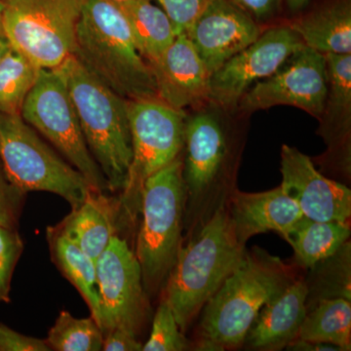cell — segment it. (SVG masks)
Wrapping results in <instances>:
<instances>
[{
    "label": "cell",
    "mask_w": 351,
    "mask_h": 351,
    "mask_svg": "<svg viewBox=\"0 0 351 351\" xmlns=\"http://www.w3.org/2000/svg\"><path fill=\"white\" fill-rule=\"evenodd\" d=\"M73 56L125 100L158 98L151 66L136 47L125 15L110 0H83Z\"/></svg>",
    "instance_id": "1"
},
{
    "label": "cell",
    "mask_w": 351,
    "mask_h": 351,
    "mask_svg": "<svg viewBox=\"0 0 351 351\" xmlns=\"http://www.w3.org/2000/svg\"><path fill=\"white\" fill-rule=\"evenodd\" d=\"M245 251L223 207L181 247L166 280L164 300L182 332L237 269Z\"/></svg>",
    "instance_id": "2"
},
{
    "label": "cell",
    "mask_w": 351,
    "mask_h": 351,
    "mask_svg": "<svg viewBox=\"0 0 351 351\" xmlns=\"http://www.w3.org/2000/svg\"><path fill=\"white\" fill-rule=\"evenodd\" d=\"M54 71L68 88L88 149L108 189L123 191L133 158L127 100L106 86L73 55Z\"/></svg>",
    "instance_id": "3"
},
{
    "label": "cell",
    "mask_w": 351,
    "mask_h": 351,
    "mask_svg": "<svg viewBox=\"0 0 351 351\" xmlns=\"http://www.w3.org/2000/svg\"><path fill=\"white\" fill-rule=\"evenodd\" d=\"M293 281L280 258L258 247L245 251L237 269L203 307V339L223 348L241 346L261 309Z\"/></svg>",
    "instance_id": "4"
},
{
    "label": "cell",
    "mask_w": 351,
    "mask_h": 351,
    "mask_svg": "<svg viewBox=\"0 0 351 351\" xmlns=\"http://www.w3.org/2000/svg\"><path fill=\"white\" fill-rule=\"evenodd\" d=\"M186 193L184 162L180 156L147 178L143 186V219L135 254L147 294L158 290L177 260Z\"/></svg>",
    "instance_id": "5"
},
{
    "label": "cell",
    "mask_w": 351,
    "mask_h": 351,
    "mask_svg": "<svg viewBox=\"0 0 351 351\" xmlns=\"http://www.w3.org/2000/svg\"><path fill=\"white\" fill-rule=\"evenodd\" d=\"M0 161L10 182L25 193H52L73 209L93 191L85 178L46 145L21 114L0 112Z\"/></svg>",
    "instance_id": "6"
},
{
    "label": "cell",
    "mask_w": 351,
    "mask_h": 351,
    "mask_svg": "<svg viewBox=\"0 0 351 351\" xmlns=\"http://www.w3.org/2000/svg\"><path fill=\"white\" fill-rule=\"evenodd\" d=\"M3 34L11 47L41 69L73 55L83 0H4Z\"/></svg>",
    "instance_id": "7"
},
{
    "label": "cell",
    "mask_w": 351,
    "mask_h": 351,
    "mask_svg": "<svg viewBox=\"0 0 351 351\" xmlns=\"http://www.w3.org/2000/svg\"><path fill=\"white\" fill-rule=\"evenodd\" d=\"M133 158L120 205L134 219L145 180L180 156L186 117L159 98L127 100Z\"/></svg>",
    "instance_id": "8"
},
{
    "label": "cell",
    "mask_w": 351,
    "mask_h": 351,
    "mask_svg": "<svg viewBox=\"0 0 351 351\" xmlns=\"http://www.w3.org/2000/svg\"><path fill=\"white\" fill-rule=\"evenodd\" d=\"M21 117L61 152L92 189L110 191L107 180L88 149L68 88L54 69H40Z\"/></svg>",
    "instance_id": "9"
},
{
    "label": "cell",
    "mask_w": 351,
    "mask_h": 351,
    "mask_svg": "<svg viewBox=\"0 0 351 351\" xmlns=\"http://www.w3.org/2000/svg\"><path fill=\"white\" fill-rule=\"evenodd\" d=\"M104 336L113 329L138 336L149 306L142 269L125 239L114 234L96 262Z\"/></svg>",
    "instance_id": "10"
},
{
    "label": "cell",
    "mask_w": 351,
    "mask_h": 351,
    "mask_svg": "<svg viewBox=\"0 0 351 351\" xmlns=\"http://www.w3.org/2000/svg\"><path fill=\"white\" fill-rule=\"evenodd\" d=\"M328 90L326 58L306 45L295 51L274 75L255 83L240 99L244 112L292 106L319 119Z\"/></svg>",
    "instance_id": "11"
},
{
    "label": "cell",
    "mask_w": 351,
    "mask_h": 351,
    "mask_svg": "<svg viewBox=\"0 0 351 351\" xmlns=\"http://www.w3.org/2000/svg\"><path fill=\"white\" fill-rule=\"evenodd\" d=\"M304 46L288 24L263 29L253 43L212 73L210 101L226 108L237 107L240 99L255 83L274 75Z\"/></svg>",
    "instance_id": "12"
},
{
    "label": "cell",
    "mask_w": 351,
    "mask_h": 351,
    "mask_svg": "<svg viewBox=\"0 0 351 351\" xmlns=\"http://www.w3.org/2000/svg\"><path fill=\"white\" fill-rule=\"evenodd\" d=\"M281 174V188L297 203L304 217L320 221H350V189L320 174L306 154L284 145Z\"/></svg>",
    "instance_id": "13"
},
{
    "label": "cell",
    "mask_w": 351,
    "mask_h": 351,
    "mask_svg": "<svg viewBox=\"0 0 351 351\" xmlns=\"http://www.w3.org/2000/svg\"><path fill=\"white\" fill-rule=\"evenodd\" d=\"M263 31L230 0H212L186 34L212 75Z\"/></svg>",
    "instance_id": "14"
},
{
    "label": "cell",
    "mask_w": 351,
    "mask_h": 351,
    "mask_svg": "<svg viewBox=\"0 0 351 351\" xmlns=\"http://www.w3.org/2000/svg\"><path fill=\"white\" fill-rule=\"evenodd\" d=\"M151 69L157 96L171 107L184 110L210 101L211 73L186 34L177 36Z\"/></svg>",
    "instance_id": "15"
},
{
    "label": "cell",
    "mask_w": 351,
    "mask_h": 351,
    "mask_svg": "<svg viewBox=\"0 0 351 351\" xmlns=\"http://www.w3.org/2000/svg\"><path fill=\"white\" fill-rule=\"evenodd\" d=\"M184 145L186 191L198 197L216 181L228 152L225 132L213 113L198 112L186 119Z\"/></svg>",
    "instance_id": "16"
},
{
    "label": "cell",
    "mask_w": 351,
    "mask_h": 351,
    "mask_svg": "<svg viewBox=\"0 0 351 351\" xmlns=\"http://www.w3.org/2000/svg\"><path fill=\"white\" fill-rule=\"evenodd\" d=\"M230 217L237 239L246 243L254 235L278 232L284 239L304 214L281 186L263 193L235 191Z\"/></svg>",
    "instance_id": "17"
},
{
    "label": "cell",
    "mask_w": 351,
    "mask_h": 351,
    "mask_svg": "<svg viewBox=\"0 0 351 351\" xmlns=\"http://www.w3.org/2000/svg\"><path fill=\"white\" fill-rule=\"evenodd\" d=\"M308 288L294 280L261 309L245 341L262 350H280L298 338L307 311Z\"/></svg>",
    "instance_id": "18"
},
{
    "label": "cell",
    "mask_w": 351,
    "mask_h": 351,
    "mask_svg": "<svg viewBox=\"0 0 351 351\" xmlns=\"http://www.w3.org/2000/svg\"><path fill=\"white\" fill-rule=\"evenodd\" d=\"M287 23L306 47L321 54H351V0H317Z\"/></svg>",
    "instance_id": "19"
},
{
    "label": "cell",
    "mask_w": 351,
    "mask_h": 351,
    "mask_svg": "<svg viewBox=\"0 0 351 351\" xmlns=\"http://www.w3.org/2000/svg\"><path fill=\"white\" fill-rule=\"evenodd\" d=\"M114 215L105 193L91 191L56 228L96 263L115 234Z\"/></svg>",
    "instance_id": "20"
},
{
    "label": "cell",
    "mask_w": 351,
    "mask_h": 351,
    "mask_svg": "<svg viewBox=\"0 0 351 351\" xmlns=\"http://www.w3.org/2000/svg\"><path fill=\"white\" fill-rule=\"evenodd\" d=\"M117 5L125 15L138 53L151 66L177 38L172 23L152 0H131Z\"/></svg>",
    "instance_id": "21"
},
{
    "label": "cell",
    "mask_w": 351,
    "mask_h": 351,
    "mask_svg": "<svg viewBox=\"0 0 351 351\" xmlns=\"http://www.w3.org/2000/svg\"><path fill=\"white\" fill-rule=\"evenodd\" d=\"M328 90L321 115L323 137L332 142L346 138L351 119V54H326Z\"/></svg>",
    "instance_id": "22"
},
{
    "label": "cell",
    "mask_w": 351,
    "mask_h": 351,
    "mask_svg": "<svg viewBox=\"0 0 351 351\" xmlns=\"http://www.w3.org/2000/svg\"><path fill=\"white\" fill-rule=\"evenodd\" d=\"M350 237L348 223L314 221L304 216L285 239L294 249L298 263L313 269L318 263L335 255Z\"/></svg>",
    "instance_id": "23"
},
{
    "label": "cell",
    "mask_w": 351,
    "mask_h": 351,
    "mask_svg": "<svg viewBox=\"0 0 351 351\" xmlns=\"http://www.w3.org/2000/svg\"><path fill=\"white\" fill-rule=\"evenodd\" d=\"M51 253L66 278L82 295L91 316L101 327L100 295L96 263L57 228L48 230Z\"/></svg>",
    "instance_id": "24"
},
{
    "label": "cell",
    "mask_w": 351,
    "mask_h": 351,
    "mask_svg": "<svg viewBox=\"0 0 351 351\" xmlns=\"http://www.w3.org/2000/svg\"><path fill=\"white\" fill-rule=\"evenodd\" d=\"M297 339L350 350V300L338 297L317 301L314 308L307 311Z\"/></svg>",
    "instance_id": "25"
},
{
    "label": "cell",
    "mask_w": 351,
    "mask_h": 351,
    "mask_svg": "<svg viewBox=\"0 0 351 351\" xmlns=\"http://www.w3.org/2000/svg\"><path fill=\"white\" fill-rule=\"evenodd\" d=\"M40 69L18 51L9 49L0 61V112L21 114Z\"/></svg>",
    "instance_id": "26"
},
{
    "label": "cell",
    "mask_w": 351,
    "mask_h": 351,
    "mask_svg": "<svg viewBox=\"0 0 351 351\" xmlns=\"http://www.w3.org/2000/svg\"><path fill=\"white\" fill-rule=\"evenodd\" d=\"M45 341L51 350L99 351L103 350L104 332L92 316L76 318L63 311Z\"/></svg>",
    "instance_id": "27"
},
{
    "label": "cell",
    "mask_w": 351,
    "mask_h": 351,
    "mask_svg": "<svg viewBox=\"0 0 351 351\" xmlns=\"http://www.w3.org/2000/svg\"><path fill=\"white\" fill-rule=\"evenodd\" d=\"M188 346V341L180 329L174 313L165 300L161 302L152 322L151 336L144 351H181Z\"/></svg>",
    "instance_id": "28"
},
{
    "label": "cell",
    "mask_w": 351,
    "mask_h": 351,
    "mask_svg": "<svg viewBox=\"0 0 351 351\" xmlns=\"http://www.w3.org/2000/svg\"><path fill=\"white\" fill-rule=\"evenodd\" d=\"M23 248L17 228L0 226V302H10L11 280Z\"/></svg>",
    "instance_id": "29"
},
{
    "label": "cell",
    "mask_w": 351,
    "mask_h": 351,
    "mask_svg": "<svg viewBox=\"0 0 351 351\" xmlns=\"http://www.w3.org/2000/svg\"><path fill=\"white\" fill-rule=\"evenodd\" d=\"M174 27L177 36L186 34L212 0H154Z\"/></svg>",
    "instance_id": "30"
},
{
    "label": "cell",
    "mask_w": 351,
    "mask_h": 351,
    "mask_svg": "<svg viewBox=\"0 0 351 351\" xmlns=\"http://www.w3.org/2000/svg\"><path fill=\"white\" fill-rule=\"evenodd\" d=\"M25 195L8 179L0 161V226L17 228Z\"/></svg>",
    "instance_id": "31"
},
{
    "label": "cell",
    "mask_w": 351,
    "mask_h": 351,
    "mask_svg": "<svg viewBox=\"0 0 351 351\" xmlns=\"http://www.w3.org/2000/svg\"><path fill=\"white\" fill-rule=\"evenodd\" d=\"M258 25L276 20L285 10L284 0H230Z\"/></svg>",
    "instance_id": "32"
},
{
    "label": "cell",
    "mask_w": 351,
    "mask_h": 351,
    "mask_svg": "<svg viewBox=\"0 0 351 351\" xmlns=\"http://www.w3.org/2000/svg\"><path fill=\"white\" fill-rule=\"evenodd\" d=\"M45 339L32 338L0 323V351H49Z\"/></svg>",
    "instance_id": "33"
},
{
    "label": "cell",
    "mask_w": 351,
    "mask_h": 351,
    "mask_svg": "<svg viewBox=\"0 0 351 351\" xmlns=\"http://www.w3.org/2000/svg\"><path fill=\"white\" fill-rule=\"evenodd\" d=\"M103 350L106 351H140L143 345L137 336L122 329H113L104 336Z\"/></svg>",
    "instance_id": "34"
},
{
    "label": "cell",
    "mask_w": 351,
    "mask_h": 351,
    "mask_svg": "<svg viewBox=\"0 0 351 351\" xmlns=\"http://www.w3.org/2000/svg\"><path fill=\"white\" fill-rule=\"evenodd\" d=\"M288 350L299 351H341L338 346L329 345V343H316V341H307L304 339H295L287 346Z\"/></svg>",
    "instance_id": "35"
},
{
    "label": "cell",
    "mask_w": 351,
    "mask_h": 351,
    "mask_svg": "<svg viewBox=\"0 0 351 351\" xmlns=\"http://www.w3.org/2000/svg\"><path fill=\"white\" fill-rule=\"evenodd\" d=\"M317 0H284L285 9L293 16H298L304 12L306 9L313 5Z\"/></svg>",
    "instance_id": "36"
},
{
    "label": "cell",
    "mask_w": 351,
    "mask_h": 351,
    "mask_svg": "<svg viewBox=\"0 0 351 351\" xmlns=\"http://www.w3.org/2000/svg\"><path fill=\"white\" fill-rule=\"evenodd\" d=\"M11 45L8 39L4 34H0V61L5 56L6 53L10 49Z\"/></svg>",
    "instance_id": "37"
},
{
    "label": "cell",
    "mask_w": 351,
    "mask_h": 351,
    "mask_svg": "<svg viewBox=\"0 0 351 351\" xmlns=\"http://www.w3.org/2000/svg\"><path fill=\"white\" fill-rule=\"evenodd\" d=\"M5 8V1L0 0V34H3V13Z\"/></svg>",
    "instance_id": "38"
},
{
    "label": "cell",
    "mask_w": 351,
    "mask_h": 351,
    "mask_svg": "<svg viewBox=\"0 0 351 351\" xmlns=\"http://www.w3.org/2000/svg\"><path fill=\"white\" fill-rule=\"evenodd\" d=\"M110 1L113 2V3L122 4L125 3V2L131 1V0H110Z\"/></svg>",
    "instance_id": "39"
}]
</instances>
